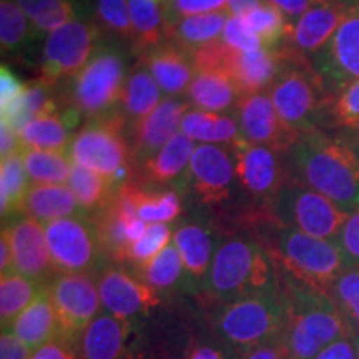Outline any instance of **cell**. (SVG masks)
<instances>
[{"mask_svg": "<svg viewBox=\"0 0 359 359\" xmlns=\"http://www.w3.org/2000/svg\"><path fill=\"white\" fill-rule=\"evenodd\" d=\"M7 330L32 351L60 336L57 314L47 288L11 326H7Z\"/></svg>", "mask_w": 359, "mask_h": 359, "instance_id": "cell-29", "label": "cell"}, {"mask_svg": "<svg viewBox=\"0 0 359 359\" xmlns=\"http://www.w3.org/2000/svg\"><path fill=\"white\" fill-rule=\"evenodd\" d=\"M330 294L346 320L353 336L359 334V268L344 269Z\"/></svg>", "mask_w": 359, "mask_h": 359, "instance_id": "cell-45", "label": "cell"}, {"mask_svg": "<svg viewBox=\"0 0 359 359\" xmlns=\"http://www.w3.org/2000/svg\"><path fill=\"white\" fill-rule=\"evenodd\" d=\"M132 269L142 281H145L160 294L185 290V266L173 241L163 251H160L151 262Z\"/></svg>", "mask_w": 359, "mask_h": 359, "instance_id": "cell-37", "label": "cell"}, {"mask_svg": "<svg viewBox=\"0 0 359 359\" xmlns=\"http://www.w3.org/2000/svg\"><path fill=\"white\" fill-rule=\"evenodd\" d=\"M182 212V198L175 190H145L138 205V217L148 224L175 223Z\"/></svg>", "mask_w": 359, "mask_h": 359, "instance_id": "cell-44", "label": "cell"}, {"mask_svg": "<svg viewBox=\"0 0 359 359\" xmlns=\"http://www.w3.org/2000/svg\"><path fill=\"white\" fill-rule=\"evenodd\" d=\"M30 359H82V354L77 343L58 336L42 348L35 349Z\"/></svg>", "mask_w": 359, "mask_h": 359, "instance_id": "cell-52", "label": "cell"}, {"mask_svg": "<svg viewBox=\"0 0 359 359\" xmlns=\"http://www.w3.org/2000/svg\"><path fill=\"white\" fill-rule=\"evenodd\" d=\"M290 180L351 213L359 205V155L336 130L299 135L285 154Z\"/></svg>", "mask_w": 359, "mask_h": 359, "instance_id": "cell-1", "label": "cell"}, {"mask_svg": "<svg viewBox=\"0 0 359 359\" xmlns=\"http://www.w3.org/2000/svg\"><path fill=\"white\" fill-rule=\"evenodd\" d=\"M230 17L231 13L228 11H219L167 20L163 42L173 43L188 52H195L203 45L219 40V35L224 32V27Z\"/></svg>", "mask_w": 359, "mask_h": 359, "instance_id": "cell-28", "label": "cell"}, {"mask_svg": "<svg viewBox=\"0 0 359 359\" xmlns=\"http://www.w3.org/2000/svg\"><path fill=\"white\" fill-rule=\"evenodd\" d=\"M222 37V40L228 47L240 52H255L263 48L262 40L246 25V22L241 15H231L228 19Z\"/></svg>", "mask_w": 359, "mask_h": 359, "instance_id": "cell-48", "label": "cell"}, {"mask_svg": "<svg viewBox=\"0 0 359 359\" xmlns=\"http://www.w3.org/2000/svg\"><path fill=\"white\" fill-rule=\"evenodd\" d=\"M354 346H356V354H358V359H359V334L354 336Z\"/></svg>", "mask_w": 359, "mask_h": 359, "instance_id": "cell-62", "label": "cell"}, {"mask_svg": "<svg viewBox=\"0 0 359 359\" xmlns=\"http://www.w3.org/2000/svg\"><path fill=\"white\" fill-rule=\"evenodd\" d=\"M359 6V0H314L293 24L285 45L296 55L311 60L333 37L343 20Z\"/></svg>", "mask_w": 359, "mask_h": 359, "instance_id": "cell-18", "label": "cell"}, {"mask_svg": "<svg viewBox=\"0 0 359 359\" xmlns=\"http://www.w3.org/2000/svg\"><path fill=\"white\" fill-rule=\"evenodd\" d=\"M34 39L24 11L13 0H0V47L4 55H15Z\"/></svg>", "mask_w": 359, "mask_h": 359, "instance_id": "cell-42", "label": "cell"}, {"mask_svg": "<svg viewBox=\"0 0 359 359\" xmlns=\"http://www.w3.org/2000/svg\"><path fill=\"white\" fill-rule=\"evenodd\" d=\"M233 354L235 351L218 338L200 339L193 341L185 349L182 359H233Z\"/></svg>", "mask_w": 359, "mask_h": 359, "instance_id": "cell-51", "label": "cell"}, {"mask_svg": "<svg viewBox=\"0 0 359 359\" xmlns=\"http://www.w3.org/2000/svg\"><path fill=\"white\" fill-rule=\"evenodd\" d=\"M127 77L125 45L107 37L88 64L58 90L62 107L75 109L85 122L110 114L118 109Z\"/></svg>", "mask_w": 359, "mask_h": 359, "instance_id": "cell-6", "label": "cell"}, {"mask_svg": "<svg viewBox=\"0 0 359 359\" xmlns=\"http://www.w3.org/2000/svg\"><path fill=\"white\" fill-rule=\"evenodd\" d=\"M228 0H168L165 4V19L175 20L183 17L201 15V13H212L226 11Z\"/></svg>", "mask_w": 359, "mask_h": 359, "instance_id": "cell-49", "label": "cell"}, {"mask_svg": "<svg viewBox=\"0 0 359 359\" xmlns=\"http://www.w3.org/2000/svg\"><path fill=\"white\" fill-rule=\"evenodd\" d=\"M359 125V80L341 88L333 98L330 114L331 130H348Z\"/></svg>", "mask_w": 359, "mask_h": 359, "instance_id": "cell-47", "label": "cell"}, {"mask_svg": "<svg viewBox=\"0 0 359 359\" xmlns=\"http://www.w3.org/2000/svg\"><path fill=\"white\" fill-rule=\"evenodd\" d=\"M58 90L60 87L45 82L40 77L25 83L22 95L7 109L0 110V123L20 133L32 120L62 110Z\"/></svg>", "mask_w": 359, "mask_h": 359, "instance_id": "cell-27", "label": "cell"}, {"mask_svg": "<svg viewBox=\"0 0 359 359\" xmlns=\"http://www.w3.org/2000/svg\"><path fill=\"white\" fill-rule=\"evenodd\" d=\"M311 64L333 95L359 80V6L343 20L326 47L311 58Z\"/></svg>", "mask_w": 359, "mask_h": 359, "instance_id": "cell-17", "label": "cell"}, {"mask_svg": "<svg viewBox=\"0 0 359 359\" xmlns=\"http://www.w3.org/2000/svg\"><path fill=\"white\" fill-rule=\"evenodd\" d=\"M278 278L286 308L283 343L290 359H313L334 341L353 336L331 294L298 285L281 275Z\"/></svg>", "mask_w": 359, "mask_h": 359, "instance_id": "cell-3", "label": "cell"}, {"mask_svg": "<svg viewBox=\"0 0 359 359\" xmlns=\"http://www.w3.org/2000/svg\"><path fill=\"white\" fill-rule=\"evenodd\" d=\"M29 188V175H27L24 163V151L0 161V213H2V222L22 215Z\"/></svg>", "mask_w": 359, "mask_h": 359, "instance_id": "cell-39", "label": "cell"}, {"mask_svg": "<svg viewBox=\"0 0 359 359\" xmlns=\"http://www.w3.org/2000/svg\"><path fill=\"white\" fill-rule=\"evenodd\" d=\"M24 163L34 185H65L74 170L64 151L24 150Z\"/></svg>", "mask_w": 359, "mask_h": 359, "instance_id": "cell-41", "label": "cell"}, {"mask_svg": "<svg viewBox=\"0 0 359 359\" xmlns=\"http://www.w3.org/2000/svg\"><path fill=\"white\" fill-rule=\"evenodd\" d=\"M246 25L258 35L264 48H278L288 40L293 22L280 8L263 0L258 7L241 15Z\"/></svg>", "mask_w": 359, "mask_h": 359, "instance_id": "cell-40", "label": "cell"}, {"mask_svg": "<svg viewBox=\"0 0 359 359\" xmlns=\"http://www.w3.org/2000/svg\"><path fill=\"white\" fill-rule=\"evenodd\" d=\"M128 11L135 34L132 52L140 55L163 43L167 19L158 0H128Z\"/></svg>", "mask_w": 359, "mask_h": 359, "instance_id": "cell-34", "label": "cell"}, {"mask_svg": "<svg viewBox=\"0 0 359 359\" xmlns=\"http://www.w3.org/2000/svg\"><path fill=\"white\" fill-rule=\"evenodd\" d=\"M271 212L281 226L331 241H338L349 217V212L334 201L293 180H290L273 200Z\"/></svg>", "mask_w": 359, "mask_h": 359, "instance_id": "cell-9", "label": "cell"}, {"mask_svg": "<svg viewBox=\"0 0 359 359\" xmlns=\"http://www.w3.org/2000/svg\"><path fill=\"white\" fill-rule=\"evenodd\" d=\"M2 226L7 228L11 238L13 271L48 285L58 273L48 250L43 224L25 215H17L2 222Z\"/></svg>", "mask_w": 359, "mask_h": 359, "instance_id": "cell-19", "label": "cell"}, {"mask_svg": "<svg viewBox=\"0 0 359 359\" xmlns=\"http://www.w3.org/2000/svg\"><path fill=\"white\" fill-rule=\"evenodd\" d=\"M190 103L177 97H168L145 118L128 125V142L132 145L137 167L154 156L172 140L182 127V120Z\"/></svg>", "mask_w": 359, "mask_h": 359, "instance_id": "cell-22", "label": "cell"}, {"mask_svg": "<svg viewBox=\"0 0 359 359\" xmlns=\"http://www.w3.org/2000/svg\"><path fill=\"white\" fill-rule=\"evenodd\" d=\"M241 359H290L283 338L273 343L262 344V346L250 349L248 353L241 354Z\"/></svg>", "mask_w": 359, "mask_h": 359, "instance_id": "cell-56", "label": "cell"}, {"mask_svg": "<svg viewBox=\"0 0 359 359\" xmlns=\"http://www.w3.org/2000/svg\"><path fill=\"white\" fill-rule=\"evenodd\" d=\"M230 148L241 191L259 205L271 206L281 188L290 182L285 155L245 138H240Z\"/></svg>", "mask_w": 359, "mask_h": 359, "instance_id": "cell-14", "label": "cell"}, {"mask_svg": "<svg viewBox=\"0 0 359 359\" xmlns=\"http://www.w3.org/2000/svg\"><path fill=\"white\" fill-rule=\"evenodd\" d=\"M62 338L80 343L83 331L103 313L97 278L88 273H58L47 285Z\"/></svg>", "mask_w": 359, "mask_h": 359, "instance_id": "cell-12", "label": "cell"}, {"mask_svg": "<svg viewBox=\"0 0 359 359\" xmlns=\"http://www.w3.org/2000/svg\"><path fill=\"white\" fill-rule=\"evenodd\" d=\"M82 359H151L140 323L98 314L79 343Z\"/></svg>", "mask_w": 359, "mask_h": 359, "instance_id": "cell-16", "label": "cell"}, {"mask_svg": "<svg viewBox=\"0 0 359 359\" xmlns=\"http://www.w3.org/2000/svg\"><path fill=\"white\" fill-rule=\"evenodd\" d=\"M83 122V116L75 109L62 107L52 115L39 116L19 133L24 150L67 151L72 138Z\"/></svg>", "mask_w": 359, "mask_h": 359, "instance_id": "cell-26", "label": "cell"}, {"mask_svg": "<svg viewBox=\"0 0 359 359\" xmlns=\"http://www.w3.org/2000/svg\"><path fill=\"white\" fill-rule=\"evenodd\" d=\"M95 4L97 24L102 27L103 34L133 50L135 34L127 0H95Z\"/></svg>", "mask_w": 359, "mask_h": 359, "instance_id": "cell-43", "label": "cell"}, {"mask_svg": "<svg viewBox=\"0 0 359 359\" xmlns=\"http://www.w3.org/2000/svg\"><path fill=\"white\" fill-rule=\"evenodd\" d=\"M268 2L280 8V11L294 24V22L313 6L314 0H268Z\"/></svg>", "mask_w": 359, "mask_h": 359, "instance_id": "cell-58", "label": "cell"}, {"mask_svg": "<svg viewBox=\"0 0 359 359\" xmlns=\"http://www.w3.org/2000/svg\"><path fill=\"white\" fill-rule=\"evenodd\" d=\"M19 6L32 27L35 39L43 34L50 35L57 29L77 20L80 7L77 0H13Z\"/></svg>", "mask_w": 359, "mask_h": 359, "instance_id": "cell-35", "label": "cell"}, {"mask_svg": "<svg viewBox=\"0 0 359 359\" xmlns=\"http://www.w3.org/2000/svg\"><path fill=\"white\" fill-rule=\"evenodd\" d=\"M336 132L343 135V137L346 138V142L354 148V150H356V154L359 155V125L358 127L348 128V130H336Z\"/></svg>", "mask_w": 359, "mask_h": 359, "instance_id": "cell-61", "label": "cell"}, {"mask_svg": "<svg viewBox=\"0 0 359 359\" xmlns=\"http://www.w3.org/2000/svg\"><path fill=\"white\" fill-rule=\"evenodd\" d=\"M13 271V251L11 238L6 226H2V236H0V273L7 275Z\"/></svg>", "mask_w": 359, "mask_h": 359, "instance_id": "cell-59", "label": "cell"}, {"mask_svg": "<svg viewBox=\"0 0 359 359\" xmlns=\"http://www.w3.org/2000/svg\"><path fill=\"white\" fill-rule=\"evenodd\" d=\"M25 83L17 77L15 72L11 67L2 64L0 67V110L7 109L22 95Z\"/></svg>", "mask_w": 359, "mask_h": 359, "instance_id": "cell-53", "label": "cell"}, {"mask_svg": "<svg viewBox=\"0 0 359 359\" xmlns=\"http://www.w3.org/2000/svg\"><path fill=\"white\" fill-rule=\"evenodd\" d=\"M173 243L185 266V291L191 294H203L206 278L217 251L212 226L196 219L183 222L173 233Z\"/></svg>", "mask_w": 359, "mask_h": 359, "instance_id": "cell-23", "label": "cell"}, {"mask_svg": "<svg viewBox=\"0 0 359 359\" xmlns=\"http://www.w3.org/2000/svg\"><path fill=\"white\" fill-rule=\"evenodd\" d=\"M313 359H358L356 346H354V336L341 338L330 346L321 349Z\"/></svg>", "mask_w": 359, "mask_h": 359, "instance_id": "cell-55", "label": "cell"}, {"mask_svg": "<svg viewBox=\"0 0 359 359\" xmlns=\"http://www.w3.org/2000/svg\"><path fill=\"white\" fill-rule=\"evenodd\" d=\"M263 0H228L226 11L231 15H243V13L250 12L251 8L258 7Z\"/></svg>", "mask_w": 359, "mask_h": 359, "instance_id": "cell-60", "label": "cell"}, {"mask_svg": "<svg viewBox=\"0 0 359 359\" xmlns=\"http://www.w3.org/2000/svg\"><path fill=\"white\" fill-rule=\"evenodd\" d=\"M47 285L12 271L0 278V323L11 326L39 298Z\"/></svg>", "mask_w": 359, "mask_h": 359, "instance_id": "cell-38", "label": "cell"}, {"mask_svg": "<svg viewBox=\"0 0 359 359\" xmlns=\"http://www.w3.org/2000/svg\"><path fill=\"white\" fill-rule=\"evenodd\" d=\"M236 188L240 185L230 145L201 143L196 147L188 170V191L196 201L218 212L235 201Z\"/></svg>", "mask_w": 359, "mask_h": 359, "instance_id": "cell-13", "label": "cell"}, {"mask_svg": "<svg viewBox=\"0 0 359 359\" xmlns=\"http://www.w3.org/2000/svg\"><path fill=\"white\" fill-rule=\"evenodd\" d=\"M22 215L37 219L45 226L55 219L79 217L82 212L69 185H30Z\"/></svg>", "mask_w": 359, "mask_h": 359, "instance_id": "cell-31", "label": "cell"}, {"mask_svg": "<svg viewBox=\"0 0 359 359\" xmlns=\"http://www.w3.org/2000/svg\"><path fill=\"white\" fill-rule=\"evenodd\" d=\"M43 228L57 273H88L97 276L110 264L93 218L79 215L55 219Z\"/></svg>", "mask_w": 359, "mask_h": 359, "instance_id": "cell-10", "label": "cell"}, {"mask_svg": "<svg viewBox=\"0 0 359 359\" xmlns=\"http://www.w3.org/2000/svg\"><path fill=\"white\" fill-rule=\"evenodd\" d=\"M278 293V269L263 240L231 236L217 246L201 296L219 304Z\"/></svg>", "mask_w": 359, "mask_h": 359, "instance_id": "cell-2", "label": "cell"}, {"mask_svg": "<svg viewBox=\"0 0 359 359\" xmlns=\"http://www.w3.org/2000/svg\"><path fill=\"white\" fill-rule=\"evenodd\" d=\"M137 62L150 72L158 87L170 97L187 93L193 79L198 74L191 52L168 42L140 53Z\"/></svg>", "mask_w": 359, "mask_h": 359, "instance_id": "cell-25", "label": "cell"}, {"mask_svg": "<svg viewBox=\"0 0 359 359\" xmlns=\"http://www.w3.org/2000/svg\"><path fill=\"white\" fill-rule=\"evenodd\" d=\"M236 118L241 137L257 145H263L285 155L299 135L283 123L268 92L250 93L240 98Z\"/></svg>", "mask_w": 359, "mask_h": 359, "instance_id": "cell-20", "label": "cell"}, {"mask_svg": "<svg viewBox=\"0 0 359 359\" xmlns=\"http://www.w3.org/2000/svg\"><path fill=\"white\" fill-rule=\"evenodd\" d=\"M210 325L215 336L238 354L281 339L286 330L281 291L219 303L210 314Z\"/></svg>", "mask_w": 359, "mask_h": 359, "instance_id": "cell-8", "label": "cell"}, {"mask_svg": "<svg viewBox=\"0 0 359 359\" xmlns=\"http://www.w3.org/2000/svg\"><path fill=\"white\" fill-rule=\"evenodd\" d=\"M185 95L195 109L218 114L236 109L243 93L224 72H198Z\"/></svg>", "mask_w": 359, "mask_h": 359, "instance_id": "cell-30", "label": "cell"}, {"mask_svg": "<svg viewBox=\"0 0 359 359\" xmlns=\"http://www.w3.org/2000/svg\"><path fill=\"white\" fill-rule=\"evenodd\" d=\"M173 230L170 224L151 223L138 241L130 246L127 266L138 268L151 262L160 251H163L173 241Z\"/></svg>", "mask_w": 359, "mask_h": 359, "instance_id": "cell-46", "label": "cell"}, {"mask_svg": "<svg viewBox=\"0 0 359 359\" xmlns=\"http://www.w3.org/2000/svg\"><path fill=\"white\" fill-rule=\"evenodd\" d=\"M103 313L140 323L160 306L161 294L138 278L127 264L110 263L95 276Z\"/></svg>", "mask_w": 359, "mask_h": 359, "instance_id": "cell-15", "label": "cell"}, {"mask_svg": "<svg viewBox=\"0 0 359 359\" xmlns=\"http://www.w3.org/2000/svg\"><path fill=\"white\" fill-rule=\"evenodd\" d=\"M195 140L177 133L158 154L143 161L135 170V182L145 190L188 191V170L195 151Z\"/></svg>", "mask_w": 359, "mask_h": 359, "instance_id": "cell-21", "label": "cell"}, {"mask_svg": "<svg viewBox=\"0 0 359 359\" xmlns=\"http://www.w3.org/2000/svg\"><path fill=\"white\" fill-rule=\"evenodd\" d=\"M346 268H359V205L349 213L338 238Z\"/></svg>", "mask_w": 359, "mask_h": 359, "instance_id": "cell-50", "label": "cell"}, {"mask_svg": "<svg viewBox=\"0 0 359 359\" xmlns=\"http://www.w3.org/2000/svg\"><path fill=\"white\" fill-rule=\"evenodd\" d=\"M22 151H24V148H22L19 133L7 125L0 123V160L8 158L15 154H22Z\"/></svg>", "mask_w": 359, "mask_h": 359, "instance_id": "cell-57", "label": "cell"}, {"mask_svg": "<svg viewBox=\"0 0 359 359\" xmlns=\"http://www.w3.org/2000/svg\"><path fill=\"white\" fill-rule=\"evenodd\" d=\"M283 69L281 48H259L240 52L230 47L224 62V74L231 77L243 95L268 92Z\"/></svg>", "mask_w": 359, "mask_h": 359, "instance_id": "cell-24", "label": "cell"}, {"mask_svg": "<svg viewBox=\"0 0 359 359\" xmlns=\"http://www.w3.org/2000/svg\"><path fill=\"white\" fill-rule=\"evenodd\" d=\"M128 125L118 109L87 120L74 135L65 154L72 163L103 175L118 190L135 180L137 170L128 142Z\"/></svg>", "mask_w": 359, "mask_h": 359, "instance_id": "cell-7", "label": "cell"}, {"mask_svg": "<svg viewBox=\"0 0 359 359\" xmlns=\"http://www.w3.org/2000/svg\"><path fill=\"white\" fill-rule=\"evenodd\" d=\"M266 243L278 275L298 285L330 294L341 273L346 269L338 241L309 236L290 226H278Z\"/></svg>", "mask_w": 359, "mask_h": 359, "instance_id": "cell-5", "label": "cell"}, {"mask_svg": "<svg viewBox=\"0 0 359 359\" xmlns=\"http://www.w3.org/2000/svg\"><path fill=\"white\" fill-rule=\"evenodd\" d=\"M32 353V349L25 346L7 327H2V336H0V359H30Z\"/></svg>", "mask_w": 359, "mask_h": 359, "instance_id": "cell-54", "label": "cell"}, {"mask_svg": "<svg viewBox=\"0 0 359 359\" xmlns=\"http://www.w3.org/2000/svg\"><path fill=\"white\" fill-rule=\"evenodd\" d=\"M182 133L190 137L191 140L206 143V145H233L240 140L241 130L238 118L230 114H215L198 109H190L182 120Z\"/></svg>", "mask_w": 359, "mask_h": 359, "instance_id": "cell-32", "label": "cell"}, {"mask_svg": "<svg viewBox=\"0 0 359 359\" xmlns=\"http://www.w3.org/2000/svg\"><path fill=\"white\" fill-rule=\"evenodd\" d=\"M161 88L151 74L142 64H135L128 72L127 82H125L122 98H120L118 110L122 111L128 123H135L138 120L150 115L161 103Z\"/></svg>", "mask_w": 359, "mask_h": 359, "instance_id": "cell-33", "label": "cell"}, {"mask_svg": "<svg viewBox=\"0 0 359 359\" xmlns=\"http://www.w3.org/2000/svg\"><path fill=\"white\" fill-rule=\"evenodd\" d=\"M105 39L107 35L97 22L80 19L69 22L45 40L39 77L62 87L88 64Z\"/></svg>", "mask_w": 359, "mask_h": 359, "instance_id": "cell-11", "label": "cell"}, {"mask_svg": "<svg viewBox=\"0 0 359 359\" xmlns=\"http://www.w3.org/2000/svg\"><path fill=\"white\" fill-rule=\"evenodd\" d=\"M69 187L77 198L80 212L90 218L107 208L116 191L109 178L93 172V170L80 167V165H74L69 178Z\"/></svg>", "mask_w": 359, "mask_h": 359, "instance_id": "cell-36", "label": "cell"}, {"mask_svg": "<svg viewBox=\"0 0 359 359\" xmlns=\"http://www.w3.org/2000/svg\"><path fill=\"white\" fill-rule=\"evenodd\" d=\"M283 69L268 90L273 105L286 127L304 135L316 130H331L330 114L334 95L311 60L296 55L283 43Z\"/></svg>", "mask_w": 359, "mask_h": 359, "instance_id": "cell-4", "label": "cell"}]
</instances>
